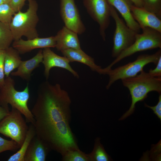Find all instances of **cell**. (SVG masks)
Instances as JSON below:
<instances>
[{"label":"cell","instance_id":"obj_1","mask_svg":"<svg viewBox=\"0 0 161 161\" xmlns=\"http://www.w3.org/2000/svg\"><path fill=\"white\" fill-rule=\"evenodd\" d=\"M71 100L58 83L47 81L38 88L31 112L36 135L48 146L62 156L66 151L79 148L70 126Z\"/></svg>","mask_w":161,"mask_h":161},{"label":"cell","instance_id":"obj_2","mask_svg":"<svg viewBox=\"0 0 161 161\" xmlns=\"http://www.w3.org/2000/svg\"><path fill=\"white\" fill-rule=\"evenodd\" d=\"M122 83L129 90L131 98V103L129 109L119 119L123 120L132 114L135 110V104L143 101L148 97V94L155 91L161 92V78L153 77L143 70L136 76L123 79Z\"/></svg>","mask_w":161,"mask_h":161},{"label":"cell","instance_id":"obj_3","mask_svg":"<svg viewBox=\"0 0 161 161\" xmlns=\"http://www.w3.org/2000/svg\"><path fill=\"white\" fill-rule=\"evenodd\" d=\"M15 84L14 80L10 76L5 79L4 85L0 89V105L10 110V104L24 116L27 122L33 124L34 117L28 106L30 97L28 85L23 91H19L15 89Z\"/></svg>","mask_w":161,"mask_h":161},{"label":"cell","instance_id":"obj_4","mask_svg":"<svg viewBox=\"0 0 161 161\" xmlns=\"http://www.w3.org/2000/svg\"><path fill=\"white\" fill-rule=\"evenodd\" d=\"M28 8L24 12L21 10L15 13L10 24L14 41L23 36L27 39L38 37L36 27L39 21L37 15L38 4L35 0H28Z\"/></svg>","mask_w":161,"mask_h":161},{"label":"cell","instance_id":"obj_5","mask_svg":"<svg viewBox=\"0 0 161 161\" xmlns=\"http://www.w3.org/2000/svg\"><path fill=\"white\" fill-rule=\"evenodd\" d=\"M141 29L142 33H137L134 42L122 51L108 66L104 68L106 72L116 63L135 53L146 50L161 48V32L149 27Z\"/></svg>","mask_w":161,"mask_h":161},{"label":"cell","instance_id":"obj_6","mask_svg":"<svg viewBox=\"0 0 161 161\" xmlns=\"http://www.w3.org/2000/svg\"><path fill=\"white\" fill-rule=\"evenodd\" d=\"M161 56V50L151 54H143L139 56L134 61L130 62L114 69L108 70L106 74L108 75L109 79L106 88L109 89L115 81L118 80L134 77L143 70L146 65L153 63L156 65Z\"/></svg>","mask_w":161,"mask_h":161},{"label":"cell","instance_id":"obj_7","mask_svg":"<svg viewBox=\"0 0 161 161\" xmlns=\"http://www.w3.org/2000/svg\"><path fill=\"white\" fill-rule=\"evenodd\" d=\"M22 114L19 110L12 107L9 114L0 121V133L10 138L21 146L29 128Z\"/></svg>","mask_w":161,"mask_h":161},{"label":"cell","instance_id":"obj_8","mask_svg":"<svg viewBox=\"0 0 161 161\" xmlns=\"http://www.w3.org/2000/svg\"><path fill=\"white\" fill-rule=\"evenodd\" d=\"M111 16L115 21L116 28L114 32L113 45L112 56L116 58L123 50L131 46L134 42L137 33L129 28L122 19L120 18L115 9L110 5Z\"/></svg>","mask_w":161,"mask_h":161},{"label":"cell","instance_id":"obj_9","mask_svg":"<svg viewBox=\"0 0 161 161\" xmlns=\"http://www.w3.org/2000/svg\"><path fill=\"white\" fill-rule=\"evenodd\" d=\"M88 14L99 26L100 35L105 41L106 31L110 23V7L107 0H83Z\"/></svg>","mask_w":161,"mask_h":161},{"label":"cell","instance_id":"obj_10","mask_svg":"<svg viewBox=\"0 0 161 161\" xmlns=\"http://www.w3.org/2000/svg\"><path fill=\"white\" fill-rule=\"evenodd\" d=\"M60 14L65 26L80 35L86 31L75 0H60Z\"/></svg>","mask_w":161,"mask_h":161},{"label":"cell","instance_id":"obj_11","mask_svg":"<svg viewBox=\"0 0 161 161\" xmlns=\"http://www.w3.org/2000/svg\"><path fill=\"white\" fill-rule=\"evenodd\" d=\"M43 54L42 63L44 67V74L47 80L49 78L50 69L54 67L65 69L71 72L75 77L79 78L78 73L71 67L69 64V61L66 57L57 55L49 47L44 48Z\"/></svg>","mask_w":161,"mask_h":161},{"label":"cell","instance_id":"obj_12","mask_svg":"<svg viewBox=\"0 0 161 161\" xmlns=\"http://www.w3.org/2000/svg\"><path fill=\"white\" fill-rule=\"evenodd\" d=\"M56 44L55 36L43 38L38 37L27 40L21 38L14 41L12 47L18 50L20 54H23L36 49L55 47Z\"/></svg>","mask_w":161,"mask_h":161},{"label":"cell","instance_id":"obj_13","mask_svg":"<svg viewBox=\"0 0 161 161\" xmlns=\"http://www.w3.org/2000/svg\"><path fill=\"white\" fill-rule=\"evenodd\" d=\"M131 11L133 17L139 25L141 29L149 27L161 32V20L154 14L143 7L132 4Z\"/></svg>","mask_w":161,"mask_h":161},{"label":"cell","instance_id":"obj_14","mask_svg":"<svg viewBox=\"0 0 161 161\" xmlns=\"http://www.w3.org/2000/svg\"><path fill=\"white\" fill-rule=\"evenodd\" d=\"M78 34L64 26L55 36L57 50L61 52L69 49H81Z\"/></svg>","mask_w":161,"mask_h":161},{"label":"cell","instance_id":"obj_15","mask_svg":"<svg viewBox=\"0 0 161 161\" xmlns=\"http://www.w3.org/2000/svg\"><path fill=\"white\" fill-rule=\"evenodd\" d=\"M50 150L36 135L31 140L24 156V161H45Z\"/></svg>","mask_w":161,"mask_h":161},{"label":"cell","instance_id":"obj_16","mask_svg":"<svg viewBox=\"0 0 161 161\" xmlns=\"http://www.w3.org/2000/svg\"><path fill=\"white\" fill-rule=\"evenodd\" d=\"M109 4L116 9L123 18L126 25L130 28L139 33L140 27L134 19L131 11L133 4L130 0H107Z\"/></svg>","mask_w":161,"mask_h":161},{"label":"cell","instance_id":"obj_17","mask_svg":"<svg viewBox=\"0 0 161 161\" xmlns=\"http://www.w3.org/2000/svg\"><path fill=\"white\" fill-rule=\"evenodd\" d=\"M61 52L70 62H78L82 63L89 66L92 71L100 74H103V68L97 65L94 58L86 54L81 49H69Z\"/></svg>","mask_w":161,"mask_h":161},{"label":"cell","instance_id":"obj_18","mask_svg":"<svg viewBox=\"0 0 161 161\" xmlns=\"http://www.w3.org/2000/svg\"><path fill=\"white\" fill-rule=\"evenodd\" d=\"M43 60V50L41 49L31 58L26 61H22L17 70L11 72V75L13 76L19 77L27 81H29L32 72L39 66Z\"/></svg>","mask_w":161,"mask_h":161},{"label":"cell","instance_id":"obj_19","mask_svg":"<svg viewBox=\"0 0 161 161\" xmlns=\"http://www.w3.org/2000/svg\"><path fill=\"white\" fill-rule=\"evenodd\" d=\"M20 53L16 49L10 47L5 50L4 59V74L6 77L18 67L22 60Z\"/></svg>","mask_w":161,"mask_h":161},{"label":"cell","instance_id":"obj_20","mask_svg":"<svg viewBox=\"0 0 161 161\" xmlns=\"http://www.w3.org/2000/svg\"><path fill=\"white\" fill-rule=\"evenodd\" d=\"M36 133L34 127L31 123L24 141L19 150L14 154L11 156L8 159V161H24V156L32 139L35 135Z\"/></svg>","mask_w":161,"mask_h":161},{"label":"cell","instance_id":"obj_21","mask_svg":"<svg viewBox=\"0 0 161 161\" xmlns=\"http://www.w3.org/2000/svg\"><path fill=\"white\" fill-rule=\"evenodd\" d=\"M100 139L97 137L95 140L94 147L92 151L88 154L90 161H109L111 158L107 154L100 143Z\"/></svg>","mask_w":161,"mask_h":161},{"label":"cell","instance_id":"obj_22","mask_svg":"<svg viewBox=\"0 0 161 161\" xmlns=\"http://www.w3.org/2000/svg\"><path fill=\"white\" fill-rule=\"evenodd\" d=\"M14 41L10 24L0 21V49L5 50Z\"/></svg>","mask_w":161,"mask_h":161},{"label":"cell","instance_id":"obj_23","mask_svg":"<svg viewBox=\"0 0 161 161\" xmlns=\"http://www.w3.org/2000/svg\"><path fill=\"white\" fill-rule=\"evenodd\" d=\"M62 156L64 161H90L88 154L83 152L79 148L68 150Z\"/></svg>","mask_w":161,"mask_h":161},{"label":"cell","instance_id":"obj_24","mask_svg":"<svg viewBox=\"0 0 161 161\" xmlns=\"http://www.w3.org/2000/svg\"><path fill=\"white\" fill-rule=\"evenodd\" d=\"M15 13L9 3L0 4V21L10 24Z\"/></svg>","mask_w":161,"mask_h":161},{"label":"cell","instance_id":"obj_25","mask_svg":"<svg viewBox=\"0 0 161 161\" xmlns=\"http://www.w3.org/2000/svg\"><path fill=\"white\" fill-rule=\"evenodd\" d=\"M143 7L161 18V0H143Z\"/></svg>","mask_w":161,"mask_h":161},{"label":"cell","instance_id":"obj_26","mask_svg":"<svg viewBox=\"0 0 161 161\" xmlns=\"http://www.w3.org/2000/svg\"><path fill=\"white\" fill-rule=\"evenodd\" d=\"M21 145L14 141L8 140L0 137V153L4 151H15L19 149Z\"/></svg>","mask_w":161,"mask_h":161},{"label":"cell","instance_id":"obj_27","mask_svg":"<svg viewBox=\"0 0 161 161\" xmlns=\"http://www.w3.org/2000/svg\"><path fill=\"white\" fill-rule=\"evenodd\" d=\"M4 56L5 50L0 49V89L3 86L5 82Z\"/></svg>","mask_w":161,"mask_h":161},{"label":"cell","instance_id":"obj_28","mask_svg":"<svg viewBox=\"0 0 161 161\" xmlns=\"http://www.w3.org/2000/svg\"><path fill=\"white\" fill-rule=\"evenodd\" d=\"M145 107L151 109L158 117L161 120V95L159 97V100L157 104L154 106H151L145 103Z\"/></svg>","mask_w":161,"mask_h":161},{"label":"cell","instance_id":"obj_29","mask_svg":"<svg viewBox=\"0 0 161 161\" xmlns=\"http://www.w3.org/2000/svg\"><path fill=\"white\" fill-rule=\"evenodd\" d=\"M26 0H11L9 4L16 13L21 10Z\"/></svg>","mask_w":161,"mask_h":161},{"label":"cell","instance_id":"obj_30","mask_svg":"<svg viewBox=\"0 0 161 161\" xmlns=\"http://www.w3.org/2000/svg\"><path fill=\"white\" fill-rule=\"evenodd\" d=\"M156 65L157 66L156 68L154 69H150L148 73L153 77L161 78V56Z\"/></svg>","mask_w":161,"mask_h":161},{"label":"cell","instance_id":"obj_31","mask_svg":"<svg viewBox=\"0 0 161 161\" xmlns=\"http://www.w3.org/2000/svg\"><path fill=\"white\" fill-rule=\"evenodd\" d=\"M10 112V110L7 109L0 105V121L9 114Z\"/></svg>","mask_w":161,"mask_h":161},{"label":"cell","instance_id":"obj_32","mask_svg":"<svg viewBox=\"0 0 161 161\" xmlns=\"http://www.w3.org/2000/svg\"><path fill=\"white\" fill-rule=\"evenodd\" d=\"M134 5L139 7H143V0H130Z\"/></svg>","mask_w":161,"mask_h":161},{"label":"cell","instance_id":"obj_33","mask_svg":"<svg viewBox=\"0 0 161 161\" xmlns=\"http://www.w3.org/2000/svg\"><path fill=\"white\" fill-rule=\"evenodd\" d=\"M11 0H3V3H9Z\"/></svg>","mask_w":161,"mask_h":161},{"label":"cell","instance_id":"obj_34","mask_svg":"<svg viewBox=\"0 0 161 161\" xmlns=\"http://www.w3.org/2000/svg\"><path fill=\"white\" fill-rule=\"evenodd\" d=\"M3 3V0H0V4Z\"/></svg>","mask_w":161,"mask_h":161}]
</instances>
